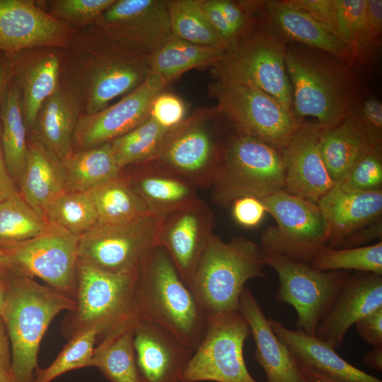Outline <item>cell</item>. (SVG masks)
<instances>
[{"label": "cell", "mask_w": 382, "mask_h": 382, "mask_svg": "<svg viewBox=\"0 0 382 382\" xmlns=\"http://www.w3.org/2000/svg\"><path fill=\"white\" fill-rule=\"evenodd\" d=\"M150 59L89 25L76 29L64 49L60 82L75 98L81 115L93 114L145 82Z\"/></svg>", "instance_id": "cell-1"}, {"label": "cell", "mask_w": 382, "mask_h": 382, "mask_svg": "<svg viewBox=\"0 0 382 382\" xmlns=\"http://www.w3.org/2000/svg\"><path fill=\"white\" fill-rule=\"evenodd\" d=\"M134 308L137 319L158 325L194 352L204 336L207 316L162 245L151 248L140 262Z\"/></svg>", "instance_id": "cell-2"}, {"label": "cell", "mask_w": 382, "mask_h": 382, "mask_svg": "<svg viewBox=\"0 0 382 382\" xmlns=\"http://www.w3.org/2000/svg\"><path fill=\"white\" fill-rule=\"evenodd\" d=\"M75 307V299L32 278L10 276L1 318L11 345L14 382H33L40 342L50 323L62 311Z\"/></svg>", "instance_id": "cell-3"}, {"label": "cell", "mask_w": 382, "mask_h": 382, "mask_svg": "<svg viewBox=\"0 0 382 382\" xmlns=\"http://www.w3.org/2000/svg\"><path fill=\"white\" fill-rule=\"evenodd\" d=\"M265 253L253 241L238 236L224 242L214 234L188 287L207 316L238 311L245 283L265 277Z\"/></svg>", "instance_id": "cell-4"}, {"label": "cell", "mask_w": 382, "mask_h": 382, "mask_svg": "<svg viewBox=\"0 0 382 382\" xmlns=\"http://www.w3.org/2000/svg\"><path fill=\"white\" fill-rule=\"evenodd\" d=\"M138 270L110 273L78 260L76 307L64 321L68 337L98 328L103 337L134 325L137 317L134 289Z\"/></svg>", "instance_id": "cell-5"}, {"label": "cell", "mask_w": 382, "mask_h": 382, "mask_svg": "<svg viewBox=\"0 0 382 382\" xmlns=\"http://www.w3.org/2000/svg\"><path fill=\"white\" fill-rule=\"evenodd\" d=\"M211 187L213 201L224 208L240 197L261 199L283 190L284 166L280 150L238 133L221 151Z\"/></svg>", "instance_id": "cell-6"}, {"label": "cell", "mask_w": 382, "mask_h": 382, "mask_svg": "<svg viewBox=\"0 0 382 382\" xmlns=\"http://www.w3.org/2000/svg\"><path fill=\"white\" fill-rule=\"evenodd\" d=\"M285 64L292 88V112L297 120L313 117L320 126L329 128L352 112L354 88L351 78L341 67L287 50Z\"/></svg>", "instance_id": "cell-7"}, {"label": "cell", "mask_w": 382, "mask_h": 382, "mask_svg": "<svg viewBox=\"0 0 382 382\" xmlns=\"http://www.w3.org/2000/svg\"><path fill=\"white\" fill-rule=\"evenodd\" d=\"M215 99L217 115L234 125L238 133L282 149L302 125L272 96L254 86L214 79L208 87Z\"/></svg>", "instance_id": "cell-8"}, {"label": "cell", "mask_w": 382, "mask_h": 382, "mask_svg": "<svg viewBox=\"0 0 382 382\" xmlns=\"http://www.w3.org/2000/svg\"><path fill=\"white\" fill-rule=\"evenodd\" d=\"M261 201L276 221L275 226H268L262 234L264 252L309 264L328 247L330 228L317 203L284 190Z\"/></svg>", "instance_id": "cell-9"}, {"label": "cell", "mask_w": 382, "mask_h": 382, "mask_svg": "<svg viewBox=\"0 0 382 382\" xmlns=\"http://www.w3.org/2000/svg\"><path fill=\"white\" fill-rule=\"evenodd\" d=\"M286 50L266 32H249L211 67L214 79L245 83L272 96L292 112V88L287 74Z\"/></svg>", "instance_id": "cell-10"}, {"label": "cell", "mask_w": 382, "mask_h": 382, "mask_svg": "<svg viewBox=\"0 0 382 382\" xmlns=\"http://www.w3.org/2000/svg\"><path fill=\"white\" fill-rule=\"evenodd\" d=\"M250 335L239 311L208 316L204 336L184 369L183 382H257L243 356Z\"/></svg>", "instance_id": "cell-11"}, {"label": "cell", "mask_w": 382, "mask_h": 382, "mask_svg": "<svg viewBox=\"0 0 382 382\" xmlns=\"http://www.w3.org/2000/svg\"><path fill=\"white\" fill-rule=\"evenodd\" d=\"M161 216L149 213L125 223L98 222L79 237L78 260L110 273L137 271L144 255L158 245Z\"/></svg>", "instance_id": "cell-12"}, {"label": "cell", "mask_w": 382, "mask_h": 382, "mask_svg": "<svg viewBox=\"0 0 382 382\" xmlns=\"http://www.w3.org/2000/svg\"><path fill=\"white\" fill-rule=\"evenodd\" d=\"M265 253L266 265L277 272L279 285L275 299L297 313L296 329L316 336L317 327L330 311L349 275L346 271L322 272L309 264Z\"/></svg>", "instance_id": "cell-13"}, {"label": "cell", "mask_w": 382, "mask_h": 382, "mask_svg": "<svg viewBox=\"0 0 382 382\" xmlns=\"http://www.w3.org/2000/svg\"><path fill=\"white\" fill-rule=\"evenodd\" d=\"M79 237L49 224L38 236L3 248L12 274L37 277L74 299Z\"/></svg>", "instance_id": "cell-14"}, {"label": "cell", "mask_w": 382, "mask_h": 382, "mask_svg": "<svg viewBox=\"0 0 382 382\" xmlns=\"http://www.w3.org/2000/svg\"><path fill=\"white\" fill-rule=\"evenodd\" d=\"M216 115L215 106L196 110L169 131L152 161L197 188L211 187L221 151L209 133L205 121Z\"/></svg>", "instance_id": "cell-15"}, {"label": "cell", "mask_w": 382, "mask_h": 382, "mask_svg": "<svg viewBox=\"0 0 382 382\" xmlns=\"http://www.w3.org/2000/svg\"><path fill=\"white\" fill-rule=\"evenodd\" d=\"M168 84L149 75L141 86L116 103L89 115H81L73 137V151L93 148L132 130L150 116L154 98Z\"/></svg>", "instance_id": "cell-16"}, {"label": "cell", "mask_w": 382, "mask_h": 382, "mask_svg": "<svg viewBox=\"0 0 382 382\" xmlns=\"http://www.w3.org/2000/svg\"><path fill=\"white\" fill-rule=\"evenodd\" d=\"M95 25L110 38L150 55L172 34L167 0H115Z\"/></svg>", "instance_id": "cell-17"}, {"label": "cell", "mask_w": 382, "mask_h": 382, "mask_svg": "<svg viewBox=\"0 0 382 382\" xmlns=\"http://www.w3.org/2000/svg\"><path fill=\"white\" fill-rule=\"evenodd\" d=\"M214 216L200 198L161 216L158 245L187 285L214 234Z\"/></svg>", "instance_id": "cell-18"}, {"label": "cell", "mask_w": 382, "mask_h": 382, "mask_svg": "<svg viewBox=\"0 0 382 382\" xmlns=\"http://www.w3.org/2000/svg\"><path fill=\"white\" fill-rule=\"evenodd\" d=\"M76 29L34 0H0V51L11 55L37 47L65 49Z\"/></svg>", "instance_id": "cell-19"}, {"label": "cell", "mask_w": 382, "mask_h": 382, "mask_svg": "<svg viewBox=\"0 0 382 382\" xmlns=\"http://www.w3.org/2000/svg\"><path fill=\"white\" fill-rule=\"evenodd\" d=\"M319 124H302L280 150L287 193L317 203L335 183L323 162L320 143L323 131Z\"/></svg>", "instance_id": "cell-20"}, {"label": "cell", "mask_w": 382, "mask_h": 382, "mask_svg": "<svg viewBox=\"0 0 382 382\" xmlns=\"http://www.w3.org/2000/svg\"><path fill=\"white\" fill-rule=\"evenodd\" d=\"M134 346L139 382H183L194 351L166 329L137 319Z\"/></svg>", "instance_id": "cell-21"}, {"label": "cell", "mask_w": 382, "mask_h": 382, "mask_svg": "<svg viewBox=\"0 0 382 382\" xmlns=\"http://www.w3.org/2000/svg\"><path fill=\"white\" fill-rule=\"evenodd\" d=\"M382 307V275L358 272L349 276L316 336L339 348L351 328L359 319Z\"/></svg>", "instance_id": "cell-22"}, {"label": "cell", "mask_w": 382, "mask_h": 382, "mask_svg": "<svg viewBox=\"0 0 382 382\" xmlns=\"http://www.w3.org/2000/svg\"><path fill=\"white\" fill-rule=\"evenodd\" d=\"M64 49L32 47L8 55L13 76L22 96L28 132L42 103L57 88L61 78Z\"/></svg>", "instance_id": "cell-23"}, {"label": "cell", "mask_w": 382, "mask_h": 382, "mask_svg": "<svg viewBox=\"0 0 382 382\" xmlns=\"http://www.w3.org/2000/svg\"><path fill=\"white\" fill-rule=\"evenodd\" d=\"M268 320L299 369L315 371L347 382H382L342 359L328 342L301 330H290L274 318H269Z\"/></svg>", "instance_id": "cell-24"}, {"label": "cell", "mask_w": 382, "mask_h": 382, "mask_svg": "<svg viewBox=\"0 0 382 382\" xmlns=\"http://www.w3.org/2000/svg\"><path fill=\"white\" fill-rule=\"evenodd\" d=\"M238 311L255 342L254 358L266 375V382H304L285 345L279 340L258 301L248 286L243 289Z\"/></svg>", "instance_id": "cell-25"}, {"label": "cell", "mask_w": 382, "mask_h": 382, "mask_svg": "<svg viewBox=\"0 0 382 382\" xmlns=\"http://www.w3.org/2000/svg\"><path fill=\"white\" fill-rule=\"evenodd\" d=\"M122 174L152 214L164 215L199 198L196 187L154 161L125 168Z\"/></svg>", "instance_id": "cell-26"}, {"label": "cell", "mask_w": 382, "mask_h": 382, "mask_svg": "<svg viewBox=\"0 0 382 382\" xmlns=\"http://www.w3.org/2000/svg\"><path fill=\"white\" fill-rule=\"evenodd\" d=\"M317 204L330 228L328 247L335 248L357 230L381 218L382 190L348 192L335 184Z\"/></svg>", "instance_id": "cell-27"}, {"label": "cell", "mask_w": 382, "mask_h": 382, "mask_svg": "<svg viewBox=\"0 0 382 382\" xmlns=\"http://www.w3.org/2000/svg\"><path fill=\"white\" fill-rule=\"evenodd\" d=\"M81 115L75 98L60 82L40 107L28 132V137L40 142L62 161L74 151L73 137Z\"/></svg>", "instance_id": "cell-28"}, {"label": "cell", "mask_w": 382, "mask_h": 382, "mask_svg": "<svg viewBox=\"0 0 382 382\" xmlns=\"http://www.w3.org/2000/svg\"><path fill=\"white\" fill-rule=\"evenodd\" d=\"M23 199L43 218L47 205L66 191L62 160L28 137L27 156L18 182Z\"/></svg>", "instance_id": "cell-29"}, {"label": "cell", "mask_w": 382, "mask_h": 382, "mask_svg": "<svg viewBox=\"0 0 382 382\" xmlns=\"http://www.w3.org/2000/svg\"><path fill=\"white\" fill-rule=\"evenodd\" d=\"M266 8L270 19L287 37L352 64L345 42L306 12L289 5L285 1H269Z\"/></svg>", "instance_id": "cell-30"}, {"label": "cell", "mask_w": 382, "mask_h": 382, "mask_svg": "<svg viewBox=\"0 0 382 382\" xmlns=\"http://www.w3.org/2000/svg\"><path fill=\"white\" fill-rule=\"evenodd\" d=\"M378 146L369 139L352 113L338 125L324 128L320 143L323 162L335 184L342 181L366 153Z\"/></svg>", "instance_id": "cell-31"}, {"label": "cell", "mask_w": 382, "mask_h": 382, "mask_svg": "<svg viewBox=\"0 0 382 382\" xmlns=\"http://www.w3.org/2000/svg\"><path fill=\"white\" fill-rule=\"evenodd\" d=\"M226 50L195 45L171 34L150 59V75L168 84L193 69L212 67Z\"/></svg>", "instance_id": "cell-32"}, {"label": "cell", "mask_w": 382, "mask_h": 382, "mask_svg": "<svg viewBox=\"0 0 382 382\" xmlns=\"http://www.w3.org/2000/svg\"><path fill=\"white\" fill-rule=\"evenodd\" d=\"M66 191L88 192L117 178L122 172L110 142L79 151H74L62 161Z\"/></svg>", "instance_id": "cell-33"}, {"label": "cell", "mask_w": 382, "mask_h": 382, "mask_svg": "<svg viewBox=\"0 0 382 382\" xmlns=\"http://www.w3.org/2000/svg\"><path fill=\"white\" fill-rule=\"evenodd\" d=\"M0 120L1 143L6 168L12 179L18 182L26 161L28 129L21 93L13 79L6 91Z\"/></svg>", "instance_id": "cell-34"}, {"label": "cell", "mask_w": 382, "mask_h": 382, "mask_svg": "<svg viewBox=\"0 0 382 382\" xmlns=\"http://www.w3.org/2000/svg\"><path fill=\"white\" fill-rule=\"evenodd\" d=\"M134 324L103 337L95 347L91 366L98 369L110 382H139L134 346Z\"/></svg>", "instance_id": "cell-35"}, {"label": "cell", "mask_w": 382, "mask_h": 382, "mask_svg": "<svg viewBox=\"0 0 382 382\" xmlns=\"http://www.w3.org/2000/svg\"><path fill=\"white\" fill-rule=\"evenodd\" d=\"M88 192L93 202L98 222L125 223L150 213L122 172L117 178Z\"/></svg>", "instance_id": "cell-36"}, {"label": "cell", "mask_w": 382, "mask_h": 382, "mask_svg": "<svg viewBox=\"0 0 382 382\" xmlns=\"http://www.w3.org/2000/svg\"><path fill=\"white\" fill-rule=\"evenodd\" d=\"M171 33L189 42L227 51L202 8V0H167Z\"/></svg>", "instance_id": "cell-37"}, {"label": "cell", "mask_w": 382, "mask_h": 382, "mask_svg": "<svg viewBox=\"0 0 382 382\" xmlns=\"http://www.w3.org/2000/svg\"><path fill=\"white\" fill-rule=\"evenodd\" d=\"M49 226L21 196L20 192L0 199V247L30 240Z\"/></svg>", "instance_id": "cell-38"}, {"label": "cell", "mask_w": 382, "mask_h": 382, "mask_svg": "<svg viewBox=\"0 0 382 382\" xmlns=\"http://www.w3.org/2000/svg\"><path fill=\"white\" fill-rule=\"evenodd\" d=\"M170 130L149 116L132 130L110 141L119 167L122 170L152 161Z\"/></svg>", "instance_id": "cell-39"}, {"label": "cell", "mask_w": 382, "mask_h": 382, "mask_svg": "<svg viewBox=\"0 0 382 382\" xmlns=\"http://www.w3.org/2000/svg\"><path fill=\"white\" fill-rule=\"evenodd\" d=\"M43 216L52 225L80 237L98 222L88 192L64 191L45 207Z\"/></svg>", "instance_id": "cell-40"}, {"label": "cell", "mask_w": 382, "mask_h": 382, "mask_svg": "<svg viewBox=\"0 0 382 382\" xmlns=\"http://www.w3.org/2000/svg\"><path fill=\"white\" fill-rule=\"evenodd\" d=\"M309 265L322 272L354 270L382 275V241L356 248L337 249L328 247Z\"/></svg>", "instance_id": "cell-41"}, {"label": "cell", "mask_w": 382, "mask_h": 382, "mask_svg": "<svg viewBox=\"0 0 382 382\" xmlns=\"http://www.w3.org/2000/svg\"><path fill=\"white\" fill-rule=\"evenodd\" d=\"M100 333L99 328H91L71 337L52 364L36 370L33 382H51L69 371L90 367L95 343Z\"/></svg>", "instance_id": "cell-42"}, {"label": "cell", "mask_w": 382, "mask_h": 382, "mask_svg": "<svg viewBox=\"0 0 382 382\" xmlns=\"http://www.w3.org/2000/svg\"><path fill=\"white\" fill-rule=\"evenodd\" d=\"M115 0L37 1L40 7L75 29L95 25Z\"/></svg>", "instance_id": "cell-43"}, {"label": "cell", "mask_w": 382, "mask_h": 382, "mask_svg": "<svg viewBox=\"0 0 382 382\" xmlns=\"http://www.w3.org/2000/svg\"><path fill=\"white\" fill-rule=\"evenodd\" d=\"M337 30L349 52L352 64L362 59L366 0H335Z\"/></svg>", "instance_id": "cell-44"}, {"label": "cell", "mask_w": 382, "mask_h": 382, "mask_svg": "<svg viewBox=\"0 0 382 382\" xmlns=\"http://www.w3.org/2000/svg\"><path fill=\"white\" fill-rule=\"evenodd\" d=\"M337 185L348 192L381 191V146L374 147L366 153Z\"/></svg>", "instance_id": "cell-45"}, {"label": "cell", "mask_w": 382, "mask_h": 382, "mask_svg": "<svg viewBox=\"0 0 382 382\" xmlns=\"http://www.w3.org/2000/svg\"><path fill=\"white\" fill-rule=\"evenodd\" d=\"M186 105L180 97L163 91L151 103L150 117L163 127L172 129L186 119Z\"/></svg>", "instance_id": "cell-46"}, {"label": "cell", "mask_w": 382, "mask_h": 382, "mask_svg": "<svg viewBox=\"0 0 382 382\" xmlns=\"http://www.w3.org/2000/svg\"><path fill=\"white\" fill-rule=\"evenodd\" d=\"M285 1L289 5L306 12L340 37L337 30L335 0H289Z\"/></svg>", "instance_id": "cell-47"}, {"label": "cell", "mask_w": 382, "mask_h": 382, "mask_svg": "<svg viewBox=\"0 0 382 382\" xmlns=\"http://www.w3.org/2000/svg\"><path fill=\"white\" fill-rule=\"evenodd\" d=\"M352 114L361 125L369 139L374 144L381 146V102L376 98H369L364 101L357 115Z\"/></svg>", "instance_id": "cell-48"}, {"label": "cell", "mask_w": 382, "mask_h": 382, "mask_svg": "<svg viewBox=\"0 0 382 382\" xmlns=\"http://www.w3.org/2000/svg\"><path fill=\"white\" fill-rule=\"evenodd\" d=\"M231 207L236 222L245 228L258 226L267 212L261 199L254 197H240Z\"/></svg>", "instance_id": "cell-49"}, {"label": "cell", "mask_w": 382, "mask_h": 382, "mask_svg": "<svg viewBox=\"0 0 382 382\" xmlns=\"http://www.w3.org/2000/svg\"><path fill=\"white\" fill-rule=\"evenodd\" d=\"M382 31V1L366 0L362 57L378 42Z\"/></svg>", "instance_id": "cell-50"}, {"label": "cell", "mask_w": 382, "mask_h": 382, "mask_svg": "<svg viewBox=\"0 0 382 382\" xmlns=\"http://www.w3.org/2000/svg\"><path fill=\"white\" fill-rule=\"evenodd\" d=\"M216 2L240 40L250 32L247 3L230 0H216Z\"/></svg>", "instance_id": "cell-51"}, {"label": "cell", "mask_w": 382, "mask_h": 382, "mask_svg": "<svg viewBox=\"0 0 382 382\" xmlns=\"http://www.w3.org/2000/svg\"><path fill=\"white\" fill-rule=\"evenodd\" d=\"M202 8L211 26L228 50L234 46L238 42V37L219 8L216 0H202Z\"/></svg>", "instance_id": "cell-52"}, {"label": "cell", "mask_w": 382, "mask_h": 382, "mask_svg": "<svg viewBox=\"0 0 382 382\" xmlns=\"http://www.w3.org/2000/svg\"><path fill=\"white\" fill-rule=\"evenodd\" d=\"M354 325L365 342L374 347L382 345V307L364 316Z\"/></svg>", "instance_id": "cell-53"}, {"label": "cell", "mask_w": 382, "mask_h": 382, "mask_svg": "<svg viewBox=\"0 0 382 382\" xmlns=\"http://www.w3.org/2000/svg\"><path fill=\"white\" fill-rule=\"evenodd\" d=\"M381 235L382 221L379 218L348 236L340 246L342 248H349L368 245V243L377 238L381 239Z\"/></svg>", "instance_id": "cell-54"}, {"label": "cell", "mask_w": 382, "mask_h": 382, "mask_svg": "<svg viewBox=\"0 0 382 382\" xmlns=\"http://www.w3.org/2000/svg\"><path fill=\"white\" fill-rule=\"evenodd\" d=\"M18 192L5 163L0 135V199Z\"/></svg>", "instance_id": "cell-55"}, {"label": "cell", "mask_w": 382, "mask_h": 382, "mask_svg": "<svg viewBox=\"0 0 382 382\" xmlns=\"http://www.w3.org/2000/svg\"><path fill=\"white\" fill-rule=\"evenodd\" d=\"M11 351L10 342L4 320L0 317V370L10 372Z\"/></svg>", "instance_id": "cell-56"}, {"label": "cell", "mask_w": 382, "mask_h": 382, "mask_svg": "<svg viewBox=\"0 0 382 382\" xmlns=\"http://www.w3.org/2000/svg\"><path fill=\"white\" fill-rule=\"evenodd\" d=\"M13 72L11 57L0 51V110L7 88L13 79Z\"/></svg>", "instance_id": "cell-57"}, {"label": "cell", "mask_w": 382, "mask_h": 382, "mask_svg": "<svg viewBox=\"0 0 382 382\" xmlns=\"http://www.w3.org/2000/svg\"><path fill=\"white\" fill-rule=\"evenodd\" d=\"M364 363L370 368L377 371L382 370V345L375 346L364 357Z\"/></svg>", "instance_id": "cell-58"}, {"label": "cell", "mask_w": 382, "mask_h": 382, "mask_svg": "<svg viewBox=\"0 0 382 382\" xmlns=\"http://www.w3.org/2000/svg\"><path fill=\"white\" fill-rule=\"evenodd\" d=\"M299 369L302 375L304 382H347L315 371L305 369Z\"/></svg>", "instance_id": "cell-59"}, {"label": "cell", "mask_w": 382, "mask_h": 382, "mask_svg": "<svg viewBox=\"0 0 382 382\" xmlns=\"http://www.w3.org/2000/svg\"><path fill=\"white\" fill-rule=\"evenodd\" d=\"M11 274L6 257L3 248L0 247V284L6 285Z\"/></svg>", "instance_id": "cell-60"}, {"label": "cell", "mask_w": 382, "mask_h": 382, "mask_svg": "<svg viewBox=\"0 0 382 382\" xmlns=\"http://www.w3.org/2000/svg\"><path fill=\"white\" fill-rule=\"evenodd\" d=\"M7 284H0V317H2L4 313Z\"/></svg>", "instance_id": "cell-61"}, {"label": "cell", "mask_w": 382, "mask_h": 382, "mask_svg": "<svg viewBox=\"0 0 382 382\" xmlns=\"http://www.w3.org/2000/svg\"><path fill=\"white\" fill-rule=\"evenodd\" d=\"M0 382H14V380L10 372L0 370Z\"/></svg>", "instance_id": "cell-62"}]
</instances>
